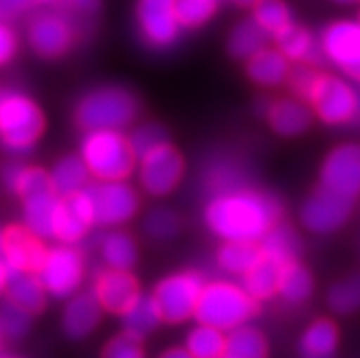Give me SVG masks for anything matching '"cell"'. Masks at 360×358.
Instances as JSON below:
<instances>
[{
    "label": "cell",
    "mask_w": 360,
    "mask_h": 358,
    "mask_svg": "<svg viewBox=\"0 0 360 358\" xmlns=\"http://www.w3.org/2000/svg\"><path fill=\"white\" fill-rule=\"evenodd\" d=\"M280 218L278 200L243 181L212 192L203 210L207 229L224 241L258 243Z\"/></svg>",
    "instance_id": "cell-1"
},
{
    "label": "cell",
    "mask_w": 360,
    "mask_h": 358,
    "mask_svg": "<svg viewBox=\"0 0 360 358\" xmlns=\"http://www.w3.org/2000/svg\"><path fill=\"white\" fill-rule=\"evenodd\" d=\"M79 155L96 181L128 179L137 167V155L134 154L128 136H124L123 130L114 128L84 132Z\"/></svg>",
    "instance_id": "cell-2"
},
{
    "label": "cell",
    "mask_w": 360,
    "mask_h": 358,
    "mask_svg": "<svg viewBox=\"0 0 360 358\" xmlns=\"http://www.w3.org/2000/svg\"><path fill=\"white\" fill-rule=\"evenodd\" d=\"M258 311V300L236 281L212 280L205 281L198 300L194 318L196 322L231 331L234 327L247 324Z\"/></svg>",
    "instance_id": "cell-3"
},
{
    "label": "cell",
    "mask_w": 360,
    "mask_h": 358,
    "mask_svg": "<svg viewBox=\"0 0 360 358\" xmlns=\"http://www.w3.org/2000/svg\"><path fill=\"white\" fill-rule=\"evenodd\" d=\"M46 130L44 112L24 91L0 88V141L13 154H27Z\"/></svg>",
    "instance_id": "cell-4"
},
{
    "label": "cell",
    "mask_w": 360,
    "mask_h": 358,
    "mask_svg": "<svg viewBox=\"0 0 360 358\" xmlns=\"http://www.w3.org/2000/svg\"><path fill=\"white\" fill-rule=\"evenodd\" d=\"M139 103L132 91L123 87H99L82 96L73 112V119L82 130L114 128L124 130L136 121Z\"/></svg>",
    "instance_id": "cell-5"
},
{
    "label": "cell",
    "mask_w": 360,
    "mask_h": 358,
    "mask_svg": "<svg viewBox=\"0 0 360 358\" xmlns=\"http://www.w3.org/2000/svg\"><path fill=\"white\" fill-rule=\"evenodd\" d=\"M313 114L329 127H342L360 119V94L346 79L319 73L307 96Z\"/></svg>",
    "instance_id": "cell-6"
},
{
    "label": "cell",
    "mask_w": 360,
    "mask_h": 358,
    "mask_svg": "<svg viewBox=\"0 0 360 358\" xmlns=\"http://www.w3.org/2000/svg\"><path fill=\"white\" fill-rule=\"evenodd\" d=\"M37 274L48 296L55 300H68L81 290L86 276V260L77 249V245L57 243L46 249Z\"/></svg>",
    "instance_id": "cell-7"
},
{
    "label": "cell",
    "mask_w": 360,
    "mask_h": 358,
    "mask_svg": "<svg viewBox=\"0 0 360 358\" xmlns=\"http://www.w3.org/2000/svg\"><path fill=\"white\" fill-rule=\"evenodd\" d=\"M137 179L143 191L152 198L172 194L185 176V159L181 152L165 141L137 159Z\"/></svg>",
    "instance_id": "cell-8"
},
{
    "label": "cell",
    "mask_w": 360,
    "mask_h": 358,
    "mask_svg": "<svg viewBox=\"0 0 360 358\" xmlns=\"http://www.w3.org/2000/svg\"><path fill=\"white\" fill-rule=\"evenodd\" d=\"M203 286L205 280L196 271H179L161 278L152 296L160 305L163 322L183 324L194 318Z\"/></svg>",
    "instance_id": "cell-9"
},
{
    "label": "cell",
    "mask_w": 360,
    "mask_h": 358,
    "mask_svg": "<svg viewBox=\"0 0 360 358\" xmlns=\"http://www.w3.org/2000/svg\"><path fill=\"white\" fill-rule=\"evenodd\" d=\"M88 191L96 209V225L101 227H121L139 212V194L127 179L90 183Z\"/></svg>",
    "instance_id": "cell-10"
},
{
    "label": "cell",
    "mask_w": 360,
    "mask_h": 358,
    "mask_svg": "<svg viewBox=\"0 0 360 358\" xmlns=\"http://www.w3.org/2000/svg\"><path fill=\"white\" fill-rule=\"evenodd\" d=\"M324 59L347 77L360 81V20L340 18L328 24L319 37Z\"/></svg>",
    "instance_id": "cell-11"
},
{
    "label": "cell",
    "mask_w": 360,
    "mask_h": 358,
    "mask_svg": "<svg viewBox=\"0 0 360 358\" xmlns=\"http://www.w3.org/2000/svg\"><path fill=\"white\" fill-rule=\"evenodd\" d=\"M353 212V200L319 185L302 203L300 223L313 234H331L344 227Z\"/></svg>",
    "instance_id": "cell-12"
},
{
    "label": "cell",
    "mask_w": 360,
    "mask_h": 358,
    "mask_svg": "<svg viewBox=\"0 0 360 358\" xmlns=\"http://www.w3.org/2000/svg\"><path fill=\"white\" fill-rule=\"evenodd\" d=\"M136 23L145 44L154 50L170 48L181 32L176 0H137Z\"/></svg>",
    "instance_id": "cell-13"
},
{
    "label": "cell",
    "mask_w": 360,
    "mask_h": 358,
    "mask_svg": "<svg viewBox=\"0 0 360 358\" xmlns=\"http://www.w3.org/2000/svg\"><path fill=\"white\" fill-rule=\"evenodd\" d=\"M319 185L355 201L360 196V145L344 143L329 150L320 167Z\"/></svg>",
    "instance_id": "cell-14"
},
{
    "label": "cell",
    "mask_w": 360,
    "mask_h": 358,
    "mask_svg": "<svg viewBox=\"0 0 360 358\" xmlns=\"http://www.w3.org/2000/svg\"><path fill=\"white\" fill-rule=\"evenodd\" d=\"M26 33L32 50L44 59L63 57L75 41L70 18L57 11H42L33 17Z\"/></svg>",
    "instance_id": "cell-15"
},
{
    "label": "cell",
    "mask_w": 360,
    "mask_h": 358,
    "mask_svg": "<svg viewBox=\"0 0 360 358\" xmlns=\"http://www.w3.org/2000/svg\"><path fill=\"white\" fill-rule=\"evenodd\" d=\"M96 227V209L88 186L70 198H60L53 240L59 243L79 245Z\"/></svg>",
    "instance_id": "cell-16"
},
{
    "label": "cell",
    "mask_w": 360,
    "mask_h": 358,
    "mask_svg": "<svg viewBox=\"0 0 360 358\" xmlns=\"http://www.w3.org/2000/svg\"><path fill=\"white\" fill-rule=\"evenodd\" d=\"M44 240L37 236L26 225H8L2 231L0 260L8 271H32L41 267L46 254Z\"/></svg>",
    "instance_id": "cell-17"
},
{
    "label": "cell",
    "mask_w": 360,
    "mask_h": 358,
    "mask_svg": "<svg viewBox=\"0 0 360 358\" xmlns=\"http://www.w3.org/2000/svg\"><path fill=\"white\" fill-rule=\"evenodd\" d=\"M91 293L96 295L106 313L121 317L136 302L137 296L141 295V287L132 271L106 267L94 278Z\"/></svg>",
    "instance_id": "cell-18"
},
{
    "label": "cell",
    "mask_w": 360,
    "mask_h": 358,
    "mask_svg": "<svg viewBox=\"0 0 360 358\" xmlns=\"http://www.w3.org/2000/svg\"><path fill=\"white\" fill-rule=\"evenodd\" d=\"M105 309L99 304L94 293H75L66 300V305L63 309V324L64 335L72 340H84L90 335L96 333L103 320Z\"/></svg>",
    "instance_id": "cell-19"
},
{
    "label": "cell",
    "mask_w": 360,
    "mask_h": 358,
    "mask_svg": "<svg viewBox=\"0 0 360 358\" xmlns=\"http://www.w3.org/2000/svg\"><path fill=\"white\" fill-rule=\"evenodd\" d=\"M309 103L300 97H288L271 103L267 108V122L271 130L282 137H298L306 134L313 122Z\"/></svg>",
    "instance_id": "cell-20"
},
{
    "label": "cell",
    "mask_w": 360,
    "mask_h": 358,
    "mask_svg": "<svg viewBox=\"0 0 360 358\" xmlns=\"http://www.w3.org/2000/svg\"><path fill=\"white\" fill-rule=\"evenodd\" d=\"M245 72L255 84L262 88H276L288 82L291 73V60L278 50L264 46L245 60Z\"/></svg>",
    "instance_id": "cell-21"
},
{
    "label": "cell",
    "mask_w": 360,
    "mask_h": 358,
    "mask_svg": "<svg viewBox=\"0 0 360 358\" xmlns=\"http://www.w3.org/2000/svg\"><path fill=\"white\" fill-rule=\"evenodd\" d=\"M59 205L60 198L51 188L27 196L22 200L24 225L42 240H53Z\"/></svg>",
    "instance_id": "cell-22"
},
{
    "label": "cell",
    "mask_w": 360,
    "mask_h": 358,
    "mask_svg": "<svg viewBox=\"0 0 360 358\" xmlns=\"http://www.w3.org/2000/svg\"><path fill=\"white\" fill-rule=\"evenodd\" d=\"M273 39L276 42V48L291 63L316 66L320 60L324 59L319 39H315L307 27L300 26L297 23H291L288 27H283L282 32L276 33Z\"/></svg>",
    "instance_id": "cell-23"
},
{
    "label": "cell",
    "mask_w": 360,
    "mask_h": 358,
    "mask_svg": "<svg viewBox=\"0 0 360 358\" xmlns=\"http://www.w3.org/2000/svg\"><path fill=\"white\" fill-rule=\"evenodd\" d=\"M4 293L8 300L18 304L32 314L41 313L48 300V293L42 286L41 278L32 271H8Z\"/></svg>",
    "instance_id": "cell-24"
},
{
    "label": "cell",
    "mask_w": 360,
    "mask_h": 358,
    "mask_svg": "<svg viewBox=\"0 0 360 358\" xmlns=\"http://www.w3.org/2000/svg\"><path fill=\"white\" fill-rule=\"evenodd\" d=\"M285 263L260 250V258L242 276V286L258 302H267L278 295L280 272Z\"/></svg>",
    "instance_id": "cell-25"
},
{
    "label": "cell",
    "mask_w": 360,
    "mask_h": 358,
    "mask_svg": "<svg viewBox=\"0 0 360 358\" xmlns=\"http://www.w3.org/2000/svg\"><path fill=\"white\" fill-rule=\"evenodd\" d=\"M91 181V174L81 155H64L50 170L51 191L59 198H70L84 191Z\"/></svg>",
    "instance_id": "cell-26"
},
{
    "label": "cell",
    "mask_w": 360,
    "mask_h": 358,
    "mask_svg": "<svg viewBox=\"0 0 360 358\" xmlns=\"http://www.w3.org/2000/svg\"><path fill=\"white\" fill-rule=\"evenodd\" d=\"M338 327L329 318H319L304 329L298 351L306 358H329L338 350Z\"/></svg>",
    "instance_id": "cell-27"
},
{
    "label": "cell",
    "mask_w": 360,
    "mask_h": 358,
    "mask_svg": "<svg viewBox=\"0 0 360 358\" xmlns=\"http://www.w3.org/2000/svg\"><path fill=\"white\" fill-rule=\"evenodd\" d=\"M99 252L106 267L121 269V271H132L139 260V249H137L136 240L128 232L117 227L103 236Z\"/></svg>",
    "instance_id": "cell-28"
},
{
    "label": "cell",
    "mask_w": 360,
    "mask_h": 358,
    "mask_svg": "<svg viewBox=\"0 0 360 358\" xmlns=\"http://www.w3.org/2000/svg\"><path fill=\"white\" fill-rule=\"evenodd\" d=\"M269 354V342L264 333L249 322L234 327L225 336V358H265Z\"/></svg>",
    "instance_id": "cell-29"
},
{
    "label": "cell",
    "mask_w": 360,
    "mask_h": 358,
    "mask_svg": "<svg viewBox=\"0 0 360 358\" xmlns=\"http://www.w3.org/2000/svg\"><path fill=\"white\" fill-rule=\"evenodd\" d=\"M313 289H315V280L306 265H302L298 260L283 265L278 281V296L283 302L291 305L304 304L313 295Z\"/></svg>",
    "instance_id": "cell-30"
},
{
    "label": "cell",
    "mask_w": 360,
    "mask_h": 358,
    "mask_svg": "<svg viewBox=\"0 0 360 358\" xmlns=\"http://www.w3.org/2000/svg\"><path fill=\"white\" fill-rule=\"evenodd\" d=\"M123 329L128 333L145 338L146 335L154 333L160 324L163 322L160 305L152 295H139L130 307L121 314Z\"/></svg>",
    "instance_id": "cell-31"
},
{
    "label": "cell",
    "mask_w": 360,
    "mask_h": 358,
    "mask_svg": "<svg viewBox=\"0 0 360 358\" xmlns=\"http://www.w3.org/2000/svg\"><path fill=\"white\" fill-rule=\"evenodd\" d=\"M260 258V243L256 241H224L216 252V263L227 274L242 278Z\"/></svg>",
    "instance_id": "cell-32"
},
{
    "label": "cell",
    "mask_w": 360,
    "mask_h": 358,
    "mask_svg": "<svg viewBox=\"0 0 360 358\" xmlns=\"http://www.w3.org/2000/svg\"><path fill=\"white\" fill-rule=\"evenodd\" d=\"M267 39L269 35L255 23V18H245L240 20L229 33L227 50L234 59L247 60L264 46H267Z\"/></svg>",
    "instance_id": "cell-33"
},
{
    "label": "cell",
    "mask_w": 360,
    "mask_h": 358,
    "mask_svg": "<svg viewBox=\"0 0 360 358\" xmlns=\"http://www.w3.org/2000/svg\"><path fill=\"white\" fill-rule=\"evenodd\" d=\"M6 186L9 191L17 194L20 200L35 192L48 191L50 185V172H46L42 167L35 165H13L4 174Z\"/></svg>",
    "instance_id": "cell-34"
},
{
    "label": "cell",
    "mask_w": 360,
    "mask_h": 358,
    "mask_svg": "<svg viewBox=\"0 0 360 358\" xmlns=\"http://www.w3.org/2000/svg\"><path fill=\"white\" fill-rule=\"evenodd\" d=\"M227 333L218 327L200 324L191 329L185 338V347L192 358H219L225 354Z\"/></svg>",
    "instance_id": "cell-35"
},
{
    "label": "cell",
    "mask_w": 360,
    "mask_h": 358,
    "mask_svg": "<svg viewBox=\"0 0 360 358\" xmlns=\"http://www.w3.org/2000/svg\"><path fill=\"white\" fill-rule=\"evenodd\" d=\"M251 11L255 23L269 37H274L292 23V11L285 0H256Z\"/></svg>",
    "instance_id": "cell-36"
},
{
    "label": "cell",
    "mask_w": 360,
    "mask_h": 358,
    "mask_svg": "<svg viewBox=\"0 0 360 358\" xmlns=\"http://www.w3.org/2000/svg\"><path fill=\"white\" fill-rule=\"evenodd\" d=\"M258 243H260L262 252L269 254L280 262L289 263L297 260L298 238L288 225L276 223Z\"/></svg>",
    "instance_id": "cell-37"
},
{
    "label": "cell",
    "mask_w": 360,
    "mask_h": 358,
    "mask_svg": "<svg viewBox=\"0 0 360 358\" xmlns=\"http://www.w3.org/2000/svg\"><path fill=\"white\" fill-rule=\"evenodd\" d=\"M328 305L337 314H353L360 311V274L335 281L328 290Z\"/></svg>",
    "instance_id": "cell-38"
},
{
    "label": "cell",
    "mask_w": 360,
    "mask_h": 358,
    "mask_svg": "<svg viewBox=\"0 0 360 358\" xmlns=\"http://www.w3.org/2000/svg\"><path fill=\"white\" fill-rule=\"evenodd\" d=\"M219 0H176V17L181 30L205 26L218 11Z\"/></svg>",
    "instance_id": "cell-39"
},
{
    "label": "cell",
    "mask_w": 360,
    "mask_h": 358,
    "mask_svg": "<svg viewBox=\"0 0 360 358\" xmlns=\"http://www.w3.org/2000/svg\"><path fill=\"white\" fill-rule=\"evenodd\" d=\"M32 317L33 314L30 311H26L11 300H6L4 304L0 305V327H2L6 340L24 338L32 327Z\"/></svg>",
    "instance_id": "cell-40"
},
{
    "label": "cell",
    "mask_w": 360,
    "mask_h": 358,
    "mask_svg": "<svg viewBox=\"0 0 360 358\" xmlns=\"http://www.w3.org/2000/svg\"><path fill=\"white\" fill-rule=\"evenodd\" d=\"M181 222L179 216L170 209H154L145 218L146 234L154 240H170L179 232Z\"/></svg>",
    "instance_id": "cell-41"
},
{
    "label": "cell",
    "mask_w": 360,
    "mask_h": 358,
    "mask_svg": "<svg viewBox=\"0 0 360 358\" xmlns=\"http://www.w3.org/2000/svg\"><path fill=\"white\" fill-rule=\"evenodd\" d=\"M128 141L132 145L134 154L139 159L148 150L155 148V146L165 143V141H169V136H167L165 128L158 124V122H145V124H139V127H136L130 132Z\"/></svg>",
    "instance_id": "cell-42"
},
{
    "label": "cell",
    "mask_w": 360,
    "mask_h": 358,
    "mask_svg": "<svg viewBox=\"0 0 360 358\" xmlns=\"http://www.w3.org/2000/svg\"><path fill=\"white\" fill-rule=\"evenodd\" d=\"M103 354L108 358H141L145 354L141 336L123 331L106 342Z\"/></svg>",
    "instance_id": "cell-43"
},
{
    "label": "cell",
    "mask_w": 360,
    "mask_h": 358,
    "mask_svg": "<svg viewBox=\"0 0 360 358\" xmlns=\"http://www.w3.org/2000/svg\"><path fill=\"white\" fill-rule=\"evenodd\" d=\"M319 70L313 64H298L295 68H291V73L288 77V84L295 97L307 101L311 88L315 84L316 77H319Z\"/></svg>",
    "instance_id": "cell-44"
},
{
    "label": "cell",
    "mask_w": 360,
    "mask_h": 358,
    "mask_svg": "<svg viewBox=\"0 0 360 358\" xmlns=\"http://www.w3.org/2000/svg\"><path fill=\"white\" fill-rule=\"evenodd\" d=\"M48 0H0V20L22 17L27 11L46 4Z\"/></svg>",
    "instance_id": "cell-45"
},
{
    "label": "cell",
    "mask_w": 360,
    "mask_h": 358,
    "mask_svg": "<svg viewBox=\"0 0 360 358\" xmlns=\"http://www.w3.org/2000/svg\"><path fill=\"white\" fill-rule=\"evenodd\" d=\"M17 48L18 41L15 32L6 20H0V68L13 60Z\"/></svg>",
    "instance_id": "cell-46"
},
{
    "label": "cell",
    "mask_w": 360,
    "mask_h": 358,
    "mask_svg": "<svg viewBox=\"0 0 360 358\" xmlns=\"http://www.w3.org/2000/svg\"><path fill=\"white\" fill-rule=\"evenodd\" d=\"M68 4H72L77 11L86 13V11H94L97 8L99 0H68Z\"/></svg>",
    "instance_id": "cell-47"
},
{
    "label": "cell",
    "mask_w": 360,
    "mask_h": 358,
    "mask_svg": "<svg viewBox=\"0 0 360 358\" xmlns=\"http://www.w3.org/2000/svg\"><path fill=\"white\" fill-rule=\"evenodd\" d=\"M165 358H188L191 354H188L187 347L183 345V347H170V350H167L163 353Z\"/></svg>",
    "instance_id": "cell-48"
},
{
    "label": "cell",
    "mask_w": 360,
    "mask_h": 358,
    "mask_svg": "<svg viewBox=\"0 0 360 358\" xmlns=\"http://www.w3.org/2000/svg\"><path fill=\"white\" fill-rule=\"evenodd\" d=\"M6 278H8V267H6L2 260H0V295L4 293L6 289Z\"/></svg>",
    "instance_id": "cell-49"
},
{
    "label": "cell",
    "mask_w": 360,
    "mask_h": 358,
    "mask_svg": "<svg viewBox=\"0 0 360 358\" xmlns=\"http://www.w3.org/2000/svg\"><path fill=\"white\" fill-rule=\"evenodd\" d=\"M233 2L238 6V8H251L256 0H233Z\"/></svg>",
    "instance_id": "cell-50"
},
{
    "label": "cell",
    "mask_w": 360,
    "mask_h": 358,
    "mask_svg": "<svg viewBox=\"0 0 360 358\" xmlns=\"http://www.w3.org/2000/svg\"><path fill=\"white\" fill-rule=\"evenodd\" d=\"M331 2H335V4H340V6H349V4H355V2H359V0H331Z\"/></svg>",
    "instance_id": "cell-51"
},
{
    "label": "cell",
    "mask_w": 360,
    "mask_h": 358,
    "mask_svg": "<svg viewBox=\"0 0 360 358\" xmlns=\"http://www.w3.org/2000/svg\"><path fill=\"white\" fill-rule=\"evenodd\" d=\"M4 340H6V336L4 333H2V327H0V350H2V345H4Z\"/></svg>",
    "instance_id": "cell-52"
},
{
    "label": "cell",
    "mask_w": 360,
    "mask_h": 358,
    "mask_svg": "<svg viewBox=\"0 0 360 358\" xmlns=\"http://www.w3.org/2000/svg\"><path fill=\"white\" fill-rule=\"evenodd\" d=\"M0 249H2V231H0Z\"/></svg>",
    "instance_id": "cell-53"
},
{
    "label": "cell",
    "mask_w": 360,
    "mask_h": 358,
    "mask_svg": "<svg viewBox=\"0 0 360 358\" xmlns=\"http://www.w3.org/2000/svg\"><path fill=\"white\" fill-rule=\"evenodd\" d=\"M64 2H68V0H64Z\"/></svg>",
    "instance_id": "cell-54"
},
{
    "label": "cell",
    "mask_w": 360,
    "mask_h": 358,
    "mask_svg": "<svg viewBox=\"0 0 360 358\" xmlns=\"http://www.w3.org/2000/svg\"><path fill=\"white\" fill-rule=\"evenodd\" d=\"M359 20H360V15H359Z\"/></svg>",
    "instance_id": "cell-55"
}]
</instances>
